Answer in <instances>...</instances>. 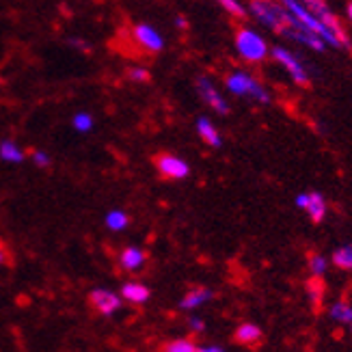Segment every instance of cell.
<instances>
[{
    "mask_svg": "<svg viewBox=\"0 0 352 352\" xmlns=\"http://www.w3.org/2000/svg\"><path fill=\"white\" fill-rule=\"evenodd\" d=\"M281 5L289 11V15H292V18H294L296 22H300L305 28L314 30V33L322 37L324 43L331 45V48H344V50L350 48V39H348V35H340L338 30H333L327 22L320 20L311 9L305 7V5H302V0H281Z\"/></svg>",
    "mask_w": 352,
    "mask_h": 352,
    "instance_id": "cell-1",
    "label": "cell"
},
{
    "mask_svg": "<svg viewBox=\"0 0 352 352\" xmlns=\"http://www.w3.org/2000/svg\"><path fill=\"white\" fill-rule=\"evenodd\" d=\"M251 13L277 35H283V30L289 24V18H292L287 9L281 5V0H251Z\"/></svg>",
    "mask_w": 352,
    "mask_h": 352,
    "instance_id": "cell-2",
    "label": "cell"
},
{
    "mask_svg": "<svg viewBox=\"0 0 352 352\" xmlns=\"http://www.w3.org/2000/svg\"><path fill=\"white\" fill-rule=\"evenodd\" d=\"M225 87L229 94H234L238 98H247L257 104H270V94L264 89V85L257 78H253L247 72H234L227 76Z\"/></svg>",
    "mask_w": 352,
    "mask_h": 352,
    "instance_id": "cell-3",
    "label": "cell"
},
{
    "mask_svg": "<svg viewBox=\"0 0 352 352\" xmlns=\"http://www.w3.org/2000/svg\"><path fill=\"white\" fill-rule=\"evenodd\" d=\"M236 50L244 60H249V63H259V60H264L270 52L266 39L251 28H240L236 33Z\"/></svg>",
    "mask_w": 352,
    "mask_h": 352,
    "instance_id": "cell-4",
    "label": "cell"
},
{
    "mask_svg": "<svg viewBox=\"0 0 352 352\" xmlns=\"http://www.w3.org/2000/svg\"><path fill=\"white\" fill-rule=\"evenodd\" d=\"M272 58L277 60V63L287 72V76L292 78L296 85H307L309 82V72L305 69L302 60L298 56H294L289 50L281 48V45H277V48H272Z\"/></svg>",
    "mask_w": 352,
    "mask_h": 352,
    "instance_id": "cell-5",
    "label": "cell"
},
{
    "mask_svg": "<svg viewBox=\"0 0 352 352\" xmlns=\"http://www.w3.org/2000/svg\"><path fill=\"white\" fill-rule=\"evenodd\" d=\"M156 166H158V171L169 179H184L190 173L188 162L173 156V154H160L156 158Z\"/></svg>",
    "mask_w": 352,
    "mask_h": 352,
    "instance_id": "cell-6",
    "label": "cell"
},
{
    "mask_svg": "<svg viewBox=\"0 0 352 352\" xmlns=\"http://www.w3.org/2000/svg\"><path fill=\"white\" fill-rule=\"evenodd\" d=\"M197 89H199V96H201V100L210 106V109H214L219 115H227L229 113L227 100L223 98L221 91L214 87L208 78H199L197 80Z\"/></svg>",
    "mask_w": 352,
    "mask_h": 352,
    "instance_id": "cell-7",
    "label": "cell"
},
{
    "mask_svg": "<svg viewBox=\"0 0 352 352\" xmlns=\"http://www.w3.org/2000/svg\"><path fill=\"white\" fill-rule=\"evenodd\" d=\"M132 35H134V41L139 43L143 50H147V52H160V50L164 48V39H162V35L158 33V30H156L154 26H149V24H139V26H134Z\"/></svg>",
    "mask_w": 352,
    "mask_h": 352,
    "instance_id": "cell-8",
    "label": "cell"
},
{
    "mask_svg": "<svg viewBox=\"0 0 352 352\" xmlns=\"http://www.w3.org/2000/svg\"><path fill=\"white\" fill-rule=\"evenodd\" d=\"M89 300L104 316H111L121 307V298L117 294L109 292V289H96V292H91Z\"/></svg>",
    "mask_w": 352,
    "mask_h": 352,
    "instance_id": "cell-9",
    "label": "cell"
},
{
    "mask_svg": "<svg viewBox=\"0 0 352 352\" xmlns=\"http://www.w3.org/2000/svg\"><path fill=\"white\" fill-rule=\"evenodd\" d=\"M302 5L307 7V9H311L320 20L327 22L333 30H338L340 35H346V30L342 28V24L338 22V18H335V15L331 13V9L327 7L324 0H302Z\"/></svg>",
    "mask_w": 352,
    "mask_h": 352,
    "instance_id": "cell-10",
    "label": "cell"
},
{
    "mask_svg": "<svg viewBox=\"0 0 352 352\" xmlns=\"http://www.w3.org/2000/svg\"><path fill=\"white\" fill-rule=\"evenodd\" d=\"M212 289H208V287H195V289H190V292L182 298V302H179V307L184 309V311H192V309H199L201 305H206L208 300H212Z\"/></svg>",
    "mask_w": 352,
    "mask_h": 352,
    "instance_id": "cell-11",
    "label": "cell"
},
{
    "mask_svg": "<svg viewBox=\"0 0 352 352\" xmlns=\"http://www.w3.org/2000/svg\"><path fill=\"white\" fill-rule=\"evenodd\" d=\"M314 223H322L327 217V201L320 192H307V204L302 208Z\"/></svg>",
    "mask_w": 352,
    "mask_h": 352,
    "instance_id": "cell-12",
    "label": "cell"
},
{
    "mask_svg": "<svg viewBox=\"0 0 352 352\" xmlns=\"http://www.w3.org/2000/svg\"><path fill=\"white\" fill-rule=\"evenodd\" d=\"M119 264H121V268H124V270L134 272V270H139L145 264V253L141 249H136V247H128V249L121 251Z\"/></svg>",
    "mask_w": 352,
    "mask_h": 352,
    "instance_id": "cell-13",
    "label": "cell"
},
{
    "mask_svg": "<svg viewBox=\"0 0 352 352\" xmlns=\"http://www.w3.org/2000/svg\"><path fill=\"white\" fill-rule=\"evenodd\" d=\"M197 132H199V136L210 145V147H221V134H219V130H217V126L212 124L210 119H206V117H201V119H197Z\"/></svg>",
    "mask_w": 352,
    "mask_h": 352,
    "instance_id": "cell-14",
    "label": "cell"
},
{
    "mask_svg": "<svg viewBox=\"0 0 352 352\" xmlns=\"http://www.w3.org/2000/svg\"><path fill=\"white\" fill-rule=\"evenodd\" d=\"M236 342L244 344V346H257L259 342H262V329H259L257 324H242L236 331Z\"/></svg>",
    "mask_w": 352,
    "mask_h": 352,
    "instance_id": "cell-15",
    "label": "cell"
},
{
    "mask_svg": "<svg viewBox=\"0 0 352 352\" xmlns=\"http://www.w3.org/2000/svg\"><path fill=\"white\" fill-rule=\"evenodd\" d=\"M121 296L130 302H134V305H141L149 298V289L141 283H126L124 287H121Z\"/></svg>",
    "mask_w": 352,
    "mask_h": 352,
    "instance_id": "cell-16",
    "label": "cell"
},
{
    "mask_svg": "<svg viewBox=\"0 0 352 352\" xmlns=\"http://www.w3.org/2000/svg\"><path fill=\"white\" fill-rule=\"evenodd\" d=\"M331 316H333V320H338L342 324H350L352 322V305L346 300L335 302L331 307Z\"/></svg>",
    "mask_w": 352,
    "mask_h": 352,
    "instance_id": "cell-17",
    "label": "cell"
},
{
    "mask_svg": "<svg viewBox=\"0 0 352 352\" xmlns=\"http://www.w3.org/2000/svg\"><path fill=\"white\" fill-rule=\"evenodd\" d=\"M333 264L342 268V270H350L352 268V247H342L333 253Z\"/></svg>",
    "mask_w": 352,
    "mask_h": 352,
    "instance_id": "cell-18",
    "label": "cell"
},
{
    "mask_svg": "<svg viewBox=\"0 0 352 352\" xmlns=\"http://www.w3.org/2000/svg\"><path fill=\"white\" fill-rule=\"evenodd\" d=\"M130 219H128V214H124L121 210H113L106 214V225H109L111 229H115V232H119V229H124L128 227Z\"/></svg>",
    "mask_w": 352,
    "mask_h": 352,
    "instance_id": "cell-19",
    "label": "cell"
},
{
    "mask_svg": "<svg viewBox=\"0 0 352 352\" xmlns=\"http://www.w3.org/2000/svg\"><path fill=\"white\" fill-rule=\"evenodd\" d=\"M0 158L7 160V162H22L24 154L11 141H5L3 145H0Z\"/></svg>",
    "mask_w": 352,
    "mask_h": 352,
    "instance_id": "cell-20",
    "label": "cell"
},
{
    "mask_svg": "<svg viewBox=\"0 0 352 352\" xmlns=\"http://www.w3.org/2000/svg\"><path fill=\"white\" fill-rule=\"evenodd\" d=\"M166 352H197L199 346L192 342V340H175V342H169L164 346Z\"/></svg>",
    "mask_w": 352,
    "mask_h": 352,
    "instance_id": "cell-21",
    "label": "cell"
},
{
    "mask_svg": "<svg viewBox=\"0 0 352 352\" xmlns=\"http://www.w3.org/2000/svg\"><path fill=\"white\" fill-rule=\"evenodd\" d=\"M309 270L314 277H322V274L327 272V259L322 255H314L311 262H309Z\"/></svg>",
    "mask_w": 352,
    "mask_h": 352,
    "instance_id": "cell-22",
    "label": "cell"
},
{
    "mask_svg": "<svg viewBox=\"0 0 352 352\" xmlns=\"http://www.w3.org/2000/svg\"><path fill=\"white\" fill-rule=\"evenodd\" d=\"M74 128L78 132H89L91 128H94V119H91V115L87 113H80L74 117Z\"/></svg>",
    "mask_w": 352,
    "mask_h": 352,
    "instance_id": "cell-23",
    "label": "cell"
},
{
    "mask_svg": "<svg viewBox=\"0 0 352 352\" xmlns=\"http://www.w3.org/2000/svg\"><path fill=\"white\" fill-rule=\"evenodd\" d=\"M217 3H221L229 13L236 15V18H242V15H244V7L238 3V0H217Z\"/></svg>",
    "mask_w": 352,
    "mask_h": 352,
    "instance_id": "cell-24",
    "label": "cell"
},
{
    "mask_svg": "<svg viewBox=\"0 0 352 352\" xmlns=\"http://www.w3.org/2000/svg\"><path fill=\"white\" fill-rule=\"evenodd\" d=\"M128 78L134 80V82H147V80H149V72L143 69V67H132V69L128 72Z\"/></svg>",
    "mask_w": 352,
    "mask_h": 352,
    "instance_id": "cell-25",
    "label": "cell"
},
{
    "mask_svg": "<svg viewBox=\"0 0 352 352\" xmlns=\"http://www.w3.org/2000/svg\"><path fill=\"white\" fill-rule=\"evenodd\" d=\"M188 327H190L195 333H201V331L206 329V324H204V320H201V318H190V320H188Z\"/></svg>",
    "mask_w": 352,
    "mask_h": 352,
    "instance_id": "cell-26",
    "label": "cell"
},
{
    "mask_svg": "<svg viewBox=\"0 0 352 352\" xmlns=\"http://www.w3.org/2000/svg\"><path fill=\"white\" fill-rule=\"evenodd\" d=\"M35 162L39 166H50V158L43 154V151H35Z\"/></svg>",
    "mask_w": 352,
    "mask_h": 352,
    "instance_id": "cell-27",
    "label": "cell"
},
{
    "mask_svg": "<svg viewBox=\"0 0 352 352\" xmlns=\"http://www.w3.org/2000/svg\"><path fill=\"white\" fill-rule=\"evenodd\" d=\"M72 45H74V48H78V50H82V52H89L91 48H89V45L85 43V41H80V39H72Z\"/></svg>",
    "mask_w": 352,
    "mask_h": 352,
    "instance_id": "cell-28",
    "label": "cell"
},
{
    "mask_svg": "<svg viewBox=\"0 0 352 352\" xmlns=\"http://www.w3.org/2000/svg\"><path fill=\"white\" fill-rule=\"evenodd\" d=\"M199 350H204V352H223L225 348H221V346H199Z\"/></svg>",
    "mask_w": 352,
    "mask_h": 352,
    "instance_id": "cell-29",
    "label": "cell"
},
{
    "mask_svg": "<svg viewBox=\"0 0 352 352\" xmlns=\"http://www.w3.org/2000/svg\"><path fill=\"white\" fill-rule=\"evenodd\" d=\"M348 18H350V22H352V3L348 5Z\"/></svg>",
    "mask_w": 352,
    "mask_h": 352,
    "instance_id": "cell-30",
    "label": "cell"
},
{
    "mask_svg": "<svg viewBox=\"0 0 352 352\" xmlns=\"http://www.w3.org/2000/svg\"><path fill=\"white\" fill-rule=\"evenodd\" d=\"M0 262H3V251H0Z\"/></svg>",
    "mask_w": 352,
    "mask_h": 352,
    "instance_id": "cell-31",
    "label": "cell"
},
{
    "mask_svg": "<svg viewBox=\"0 0 352 352\" xmlns=\"http://www.w3.org/2000/svg\"><path fill=\"white\" fill-rule=\"evenodd\" d=\"M350 327H352V322H350Z\"/></svg>",
    "mask_w": 352,
    "mask_h": 352,
    "instance_id": "cell-32",
    "label": "cell"
}]
</instances>
